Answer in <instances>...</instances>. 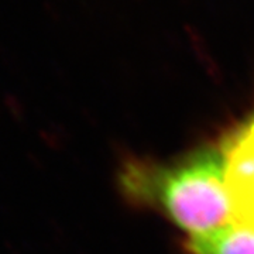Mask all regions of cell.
<instances>
[{
  "instance_id": "cell-1",
  "label": "cell",
  "mask_w": 254,
  "mask_h": 254,
  "mask_svg": "<svg viewBox=\"0 0 254 254\" xmlns=\"http://www.w3.org/2000/svg\"><path fill=\"white\" fill-rule=\"evenodd\" d=\"M119 184L125 198L160 212L190 236L210 233L235 219L220 147L205 145L168 163L127 161Z\"/></svg>"
},
{
  "instance_id": "cell-2",
  "label": "cell",
  "mask_w": 254,
  "mask_h": 254,
  "mask_svg": "<svg viewBox=\"0 0 254 254\" xmlns=\"http://www.w3.org/2000/svg\"><path fill=\"white\" fill-rule=\"evenodd\" d=\"M220 148L235 222L254 227V115L230 131Z\"/></svg>"
},
{
  "instance_id": "cell-3",
  "label": "cell",
  "mask_w": 254,
  "mask_h": 254,
  "mask_svg": "<svg viewBox=\"0 0 254 254\" xmlns=\"http://www.w3.org/2000/svg\"><path fill=\"white\" fill-rule=\"evenodd\" d=\"M188 254H254V227L235 222L210 233L190 236Z\"/></svg>"
}]
</instances>
